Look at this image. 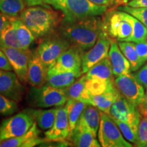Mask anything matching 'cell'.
Here are the masks:
<instances>
[{"instance_id":"6da1fadb","label":"cell","mask_w":147,"mask_h":147,"mask_svg":"<svg viewBox=\"0 0 147 147\" xmlns=\"http://www.w3.org/2000/svg\"><path fill=\"white\" fill-rule=\"evenodd\" d=\"M59 32L63 38L83 53L96 43L106 30L104 17L89 16L73 21H61Z\"/></svg>"},{"instance_id":"7a4b0ae2","label":"cell","mask_w":147,"mask_h":147,"mask_svg":"<svg viewBox=\"0 0 147 147\" xmlns=\"http://www.w3.org/2000/svg\"><path fill=\"white\" fill-rule=\"evenodd\" d=\"M19 18L30 29L36 39L53 34L63 20L59 12L43 5L25 8L20 14Z\"/></svg>"},{"instance_id":"3957f363","label":"cell","mask_w":147,"mask_h":147,"mask_svg":"<svg viewBox=\"0 0 147 147\" xmlns=\"http://www.w3.org/2000/svg\"><path fill=\"white\" fill-rule=\"evenodd\" d=\"M67 95L65 89H57L45 84L39 87H33L29 93V101L34 107L47 108L64 106Z\"/></svg>"},{"instance_id":"277c9868","label":"cell","mask_w":147,"mask_h":147,"mask_svg":"<svg viewBox=\"0 0 147 147\" xmlns=\"http://www.w3.org/2000/svg\"><path fill=\"white\" fill-rule=\"evenodd\" d=\"M97 138L103 147H132L121 133L112 116L100 111V123Z\"/></svg>"},{"instance_id":"5b68a950","label":"cell","mask_w":147,"mask_h":147,"mask_svg":"<svg viewBox=\"0 0 147 147\" xmlns=\"http://www.w3.org/2000/svg\"><path fill=\"white\" fill-rule=\"evenodd\" d=\"M108 7L98 5L89 0H65L61 12L63 21H73L89 16H101L108 11Z\"/></svg>"},{"instance_id":"8992f818","label":"cell","mask_w":147,"mask_h":147,"mask_svg":"<svg viewBox=\"0 0 147 147\" xmlns=\"http://www.w3.org/2000/svg\"><path fill=\"white\" fill-rule=\"evenodd\" d=\"M106 32L114 40L127 42L133 32L130 14L124 11H112L104 17Z\"/></svg>"},{"instance_id":"52a82bcc","label":"cell","mask_w":147,"mask_h":147,"mask_svg":"<svg viewBox=\"0 0 147 147\" xmlns=\"http://www.w3.org/2000/svg\"><path fill=\"white\" fill-rule=\"evenodd\" d=\"M35 123L34 116L31 109L20 112L2 121L0 124V140L11 138L24 134Z\"/></svg>"},{"instance_id":"ba28073f","label":"cell","mask_w":147,"mask_h":147,"mask_svg":"<svg viewBox=\"0 0 147 147\" xmlns=\"http://www.w3.org/2000/svg\"><path fill=\"white\" fill-rule=\"evenodd\" d=\"M70 47V43L59 33L43 38L36 51L40 59L49 67Z\"/></svg>"},{"instance_id":"9c48e42d","label":"cell","mask_w":147,"mask_h":147,"mask_svg":"<svg viewBox=\"0 0 147 147\" xmlns=\"http://www.w3.org/2000/svg\"><path fill=\"white\" fill-rule=\"evenodd\" d=\"M115 84L120 94L134 106H138L144 102V87L135 74L129 73L115 77Z\"/></svg>"},{"instance_id":"30bf717a","label":"cell","mask_w":147,"mask_h":147,"mask_svg":"<svg viewBox=\"0 0 147 147\" xmlns=\"http://www.w3.org/2000/svg\"><path fill=\"white\" fill-rule=\"evenodd\" d=\"M113 38L106 30L104 31L99 37L96 43L89 50L82 55V72L86 74L93 65L108 57L110 45Z\"/></svg>"},{"instance_id":"8fae6325","label":"cell","mask_w":147,"mask_h":147,"mask_svg":"<svg viewBox=\"0 0 147 147\" xmlns=\"http://www.w3.org/2000/svg\"><path fill=\"white\" fill-rule=\"evenodd\" d=\"M0 48L2 49L8 57L13 70L22 83L27 82L28 75V64L32 51L23 50L18 48L8 47L0 44Z\"/></svg>"},{"instance_id":"7c38bea8","label":"cell","mask_w":147,"mask_h":147,"mask_svg":"<svg viewBox=\"0 0 147 147\" xmlns=\"http://www.w3.org/2000/svg\"><path fill=\"white\" fill-rule=\"evenodd\" d=\"M82 53L71 46L49 67V71H81Z\"/></svg>"},{"instance_id":"4fadbf2b","label":"cell","mask_w":147,"mask_h":147,"mask_svg":"<svg viewBox=\"0 0 147 147\" xmlns=\"http://www.w3.org/2000/svg\"><path fill=\"white\" fill-rule=\"evenodd\" d=\"M25 87L15 72L0 69V93L16 102L23 99Z\"/></svg>"},{"instance_id":"5bb4252c","label":"cell","mask_w":147,"mask_h":147,"mask_svg":"<svg viewBox=\"0 0 147 147\" xmlns=\"http://www.w3.org/2000/svg\"><path fill=\"white\" fill-rule=\"evenodd\" d=\"M69 134L68 117L65 105L57 107L54 124L50 129L46 131V138L51 142L64 141L69 138Z\"/></svg>"},{"instance_id":"9a60e30c","label":"cell","mask_w":147,"mask_h":147,"mask_svg":"<svg viewBox=\"0 0 147 147\" xmlns=\"http://www.w3.org/2000/svg\"><path fill=\"white\" fill-rule=\"evenodd\" d=\"M41 131L36 122L26 133L19 136L3 140L0 142V147H33L36 145L50 142L47 138L40 136Z\"/></svg>"},{"instance_id":"2e32d148","label":"cell","mask_w":147,"mask_h":147,"mask_svg":"<svg viewBox=\"0 0 147 147\" xmlns=\"http://www.w3.org/2000/svg\"><path fill=\"white\" fill-rule=\"evenodd\" d=\"M49 69V67L38 57L36 51H32L28 64L27 82L36 87L45 84Z\"/></svg>"},{"instance_id":"e0dca14e","label":"cell","mask_w":147,"mask_h":147,"mask_svg":"<svg viewBox=\"0 0 147 147\" xmlns=\"http://www.w3.org/2000/svg\"><path fill=\"white\" fill-rule=\"evenodd\" d=\"M110 115L113 119L124 122L132 121L140 119L137 106L130 103L121 94L112 105Z\"/></svg>"},{"instance_id":"ac0fdd59","label":"cell","mask_w":147,"mask_h":147,"mask_svg":"<svg viewBox=\"0 0 147 147\" xmlns=\"http://www.w3.org/2000/svg\"><path fill=\"white\" fill-rule=\"evenodd\" d=\"M108 57L111 62L115 77L127 74L131 72L129 62L123 54L118 43L114 39L112 40L110 45Z\"/></svg>"},{"instance_id":"d6986e66","label":"cell","mask_w":147,"mask_h":147,"mask_svg":"<svg viewBox=\"0 0 147 147\" xmlns=\"http://www.w3.org/2000/svg\"><path fill=\"white\" fill-rule=\"evenodd\" d=\"M100 123V110L95 106L87 104L78 121L76 126L89 130L97 136Z\"/></svg>"},{"instance_id":"ffe728a7","label":"cell","mask_w":147,"mask_h":147,"mask_svg":"<svg viewBox=\"0 0 147 147\" xmlns=\"http://www.w3.org/2000/svg\"><path fill=\"white\" fill-rule=\"evenodd\" d=\"M82 74L81 71H48L46 84L57 89H66Z\"/></svg>"},{"instance_id":"44dd1931","label":"cell","mask_w":147,"mask_h":147,"mask_svg":"<svg viewBox=\"0 0 147 147\" xmlns=\"http://www.w3.org/2000/svg\"><path fill=\"white\" fill-rule=\"evenodd\" d=\"M69 140L74 146L77 147H100V143L97 136L89 130L76 126Z\"/></svg>"},{"instance_id":"7402d4cb","label":"cell","mask_w":147,"mask_h":147,"mask_svg":"<svg viewBox=\"0 0 147 147\" xmlns=\"http://www.w3.org/2000/svg\"><path fill=\"white\" fill-rule=\"evenodd\" d=\"M87 81V76L83 74L81 76L77 78L70 86L65 89V93L68 98L82 101L90 104L91 95L86 89L85 84Z\"/></svg>"},{"instance_id":"603a6c76","label":"cell","mask_w":147,"mask_h":147,"mask_svg":"<svg viewBox=\"0 0 147 147\" xmlns=\"http://www.w3.org/2000/svg\"><path fill=\"white\" fill-rule=\"evenodd\" d=\"M87 79L97 78L103 80H115V77L113 74V67L108 57L101 60L89 69L86 73Z\"/></svg>"},{"instance_id":"cb8c5ba5","label":"cell","mask_w":147,"mask_h":147,"mask_svg":"<svg viewBox=\"0 0 147 147\" xmlns=\"http://www.w3.org/2000/svg\"><path fill=\"white\" fill-rule=\"evenodd\" d=\"M87 105V103L82 102V101L74 100L71 98L67 99L65 104V107L67 110V117H68L69 130H70L69 137L76 127L80 115Z\"/></svg>"},{"instance_id":"d4e9b609","label":"cell","mask_w":147,"mask_h":147,"mask_svg":"<svg viewBox=\"0 0 147 147\" xmlns=\"http://www.w3.org/2000/svg\"><path fill=\"white\" fill-rule=\"evenodd\" d=\"M119 95L120 93L117 88H116L113 91L105 92L100 95H91L90 104L97 107L100 111L110 114L111 106Z\"/></svg>"},{"instance_id":"484cf974","label":"cell","mask_w":147,"mask_h":147,"mask_svg":"<svg viewBox=\"0 0 147 147\" xmlns=\"http://www.w3.org/2000/svg\"><path fill=\"white\" fill-rule=\"evenodd\" d=\"M12 21L15 26L17 38L21 49L29 50V47L36 39L34 34L19 17H12Z\"/></svg>"},{"instance_id":"4316f807","label":"cell","mask_w":147,"mask_h":147,"mask_svg":"<svg viewBox=\"0 0 147 147\" xmlns=\"http://www.w3.org/2000/svg\"><path fill=\"white\" fill-rule=\"evenodd\" d=\"M34 116L35 122L38 127L43 131H47L52 127L56 116L57 107L50 109H31Z\"/></svg>"},{"instance_id":"83f0119b","label":"cell","mask_w":147,"mask_h":147,"mask_svg":"<svg viewBox=\"0 0 147 147\" xmlns=\"http://www.w3.org/2000/svg\"><path fill=\"white\" fill-rule=\"evenodd\" d=\"M118 45L123 54L129 62L131 71L138 70L144 63L138 55L135 43L132 42H119Z\"/></svg>"},{"instance_id":"f1b7e54d","label":"cell","mask_w":147,"mask_h":147,"mask_svg":"<svg viewBox=\"0 0 147 147\" xmlns=\"http://www.w3.org/2000/svg\"><path fill=\"white\" fill-rule=\"evenodd\" d=\"M85 87L91 95L102 94L105 92L113 91L117 88L115 80L97 78L87 79Z\"/></svg>"},{"instance_id":"f546056e","label":"cell","mask_w":147,"mask_h":147,"mask_svg":"<svg viewBox=\"0 0 147 147\" xmlns=\"http://www.w3.org/2000/svg\"><path fill=\"white\" fill-rule=\"evenodd\" d=\"M125 138L131 144H135L138 136V127L140 119L132 121L124 122L113 119Z\"/></svg>"},{"instance_id":"4dcf8cb0","label":"cell","mask_w":147,"mask_h":147,"mask_svg":"<svg viewBox=\"0 0 147 147\" xmlns=\"http://www.w3.org/2000/svg\"><path fill=\"white\" fill-rule=\"evenodd\" d=\"M137 109L140 115V123L138 136L134 144L138 147H145L147 142V108L142 103L137 106Z\"/></svg>"},{"instance_id":"1f68e13d","label":"cell","mask_w":147,"mask_h":147,"mask_svg":"<svg viewBox=\"0 0 147 147\" xmlns=\"http://www.w3.org/2000/svg\"><path fill=\"white\" fill-rule=\"evenodd\" d=\"M25 3L23 0H0V12L15 17L25 8Z\"/></svg>"},{"instance_id":"d6a6232c","label":"cell","mask_w":147,"mask_h":147,"mask_svg":"<svg viewBox=\"0 0 147 147\" xmlns=\"http://www.w3.org/2000/svg\"><path fill=\"white\" fill-rule=\"evenodd\" d=\"M0 44L8 47L21 49L18 42L15 26L10 17V21L3 29L0 38Z\"/></svg>"},{"instance_id":"836d02e7","label":"cell","mask_w":147,"mask_h":147,"mask_svg":"<svg viewBox=\"0 0 147 147\" xmlns=\"http://www.w3.org/2000/svg\"><path fill=\"white\" fill-rule=\"evenodd\" d=\"M130 19L132 23L133 32L127 42H139L147 40V28L137 18L130 14Z\"/></svg>"},{"instance_id":"e575fe53","label":"cell","mask_w":147,"mask_h":147,"mask_svg":"<svg viewBox=\"0 0 147 147\" xmlns=\"http://www.w3.org/2000/svg\"><path fill=\"white\" fill-rule=\"evenodd\" d=\"M18 109L17 102L0 93V115L5 117L12 115Z\"/></svg>"},{"instance_id":"d590c367","label":"cell","mask_w":147,"mask_h":147,"mask_svg":"<svg viewBox=\"0 0 147 147\" xmlns=\"http://www.w3.org/2000/svg\"><path fill=\"white\" fill-rule=\"evenodd\" d=\"M119 10L131 14L134 17L137 18L147 28V8H134L125 5L119 7Z\"/></svg>"},{"instance_id":"8d00e7d4","label":"cell","mask_w":147,"mask_h":147,"mask_svg":"<svg viewBox=\"0 0 147 147\" xmlns=\"http://www.w3.org/2000/svg\"><path fill=\"white\" fill-rule=\"evenodd\" d=\"M135 47L138 55L144 63L147 61V40L136 42Z\"/></svg>"},{"instance_id":"74e56055","label":"cell","mask_w":147,"mask_h":147,"mask_svg":"<svg viewBox=\"0 0 147 147\" xmlns=\"http://www.w3.org/2000/svg\"><path fill=\"white\" fill-rule=\"evenodd\" d=\"M134 74L144 89H147V63L144 66H142Z\"/></svg>"},{"instance_id":"f35d334b","label":"cell","mask_w":147,"mask_h":147,"mask_svg":"<svg viewBox=\"0 0 147 147\" xmlns=\"http://www.w3.org/2000/svg\"><path fill=\"white\" fill-rule=\"evenodd\" d=\"M0 69L6 71L13 70L8 57L1 48H0Z\"/></svg>"},{"instance_id":"ab89813d","label":"cell","mask_w":147,"mask_h":147,"mask_svg":"<svg viewBox=\"0 0 147 147\" xmlns=\"http://www.w3.org/2000/svg\"><path fill=\"white\" fill-rule=\"evenodd\" d=\"M47 5H51L53 8L62 11L65 0H44Z\"/></svg>"},{"instance_id":"60d3db41","label":"cell","mask_w":147,"mask_h":147,"mask_svg":"<svg viewBox=\"0 0 147 147\" xmlns=\"http://www.w3.org/2000/svg\"><path fill=\"white\" fill-rule=\"evenodd\" d=\"M127 5L134 8H147V0H129Z\"/></svg>"},{"instance_id":"b9f144b4","label":"cell","mask_w":147,"mask_h":147,"mask_svg":"<svg viewBox=\"0 0 147 147\" xmlns=\"http://www.w3.org/2000/svg\"><path fill=\"white\" fill-rule=\"evenodd\" d=\"M10 21V16L5 15V14L0 12V38H1V33L3 29L5 28Z\"/></svg>"},{"instance_id":"7bdbcfd3","label":"cell","mask_w":147,"mask_h":147,"mask_svg":"<svg viewBox=\"0 0 147 147\" xmlns=\"http://www.w3.org/2000/svg\"><path fill=\"white\" fill-rule=\"evenodd\" d=\"M89 1L98 5H106L108 8L115 6V5H119L117 0H89Z\"/></svg>"},{"instance_id":"ee69618b","label":"cell","mask_w":147,"mask_h":147,"mask_svg":"<svg viewBox=\"0 0 147 147\" xmlns=\"http://www.w3.org/2000/svg\"><path fill=\"white\" fill-rule=\"evenodd\" d=\"M23 1L28 7L35 6V5H43L46 7H50L44 1V0H23Z\"/></svg>"},{"instance_id":"f6af8a7d","label":"cell","mask_w":147,"mask_h":147,"mask_svg":"<svg viewBox=\"0 0 147 147\" xmlns=\"http://www.w3.org/2000/svg\"><path fill=\"white\" fill-rule=\"evenodd\" d=\"M146 92H145V95H144V102H143V104H144L145 107L147 108V89Z\"/></svg>"},{"instance_id":"bcb514c9","label":"cell","mask_w":147,"mask_h":147,"mask_svg":"<svg viewBox=\"0 0 147 147\" xmlns=\"http://www.w3.org/2000/svg\"><path fill=\"white\" fill-rule=\"evenodd\" d=\"M117 1L119 4H121V3H125V2H127L128 0H117Z\"/></svg>"},{"instance_id":"7dc6e473","label":"cell","mask_w":147,"mask_h":147,"mask_svg":"<svg viewBox=\"0 0 147 147\" xmlns=\"http://www.w3.org/2000/svg\"><path fill=\"white\" fill-rule=\"evenodd\" d=\"M145 147H147V142H146V145H145Z\"/></svg>"},{"instance_id":"c3c4849f","label":"cell","mask_w":147,"mask_h":147,"mask_svg":"<svg viewBox=\"0 0 147 147\" xmlns=\"http://www.w3.org/2000/svg\"><path fill=\"white\" fill-rule=\"evenodd\" d=\"M1 140H0V142H1Z\"/></svg>"}]
</instances>
